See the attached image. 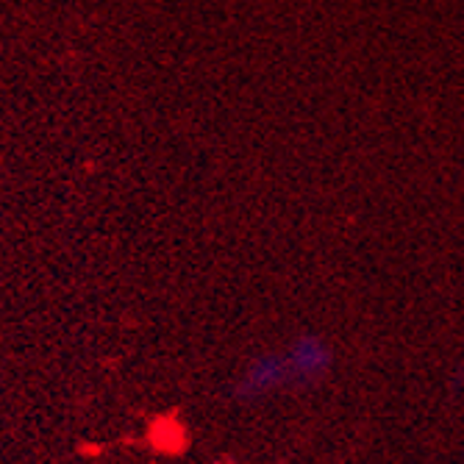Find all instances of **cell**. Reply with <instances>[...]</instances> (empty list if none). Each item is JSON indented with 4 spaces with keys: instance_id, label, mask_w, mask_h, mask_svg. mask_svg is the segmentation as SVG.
Instances as JSON below:
<instances>
[{
    "instance_id": "6da1fadb",
    "label": "cell",
    "mask_w": 464,
    "mask_h": 464,
    "mask_svg": "<svg viewBox=\"0 0 464 464\" xmlns=\"http://www.w3.org/2000/svg\"><path fill=\"white\" fill-rule=\"evenodd\" d=\"M292 362L289 356H259L247 367V372L242 375V382L237 387V395L239 398H259L286 382H292Z\"/></svg>"
}]
</instances>
